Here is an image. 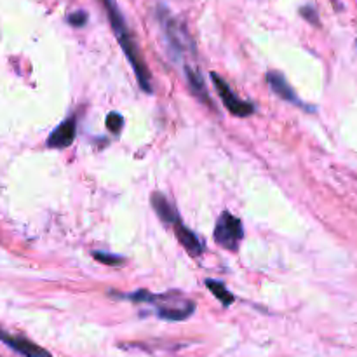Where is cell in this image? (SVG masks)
<instances>
[{
  "label": "cell",
  "instance_id": "cell-1",
  "mask_svg": "<svg viewBox=\"0 0 357 357\" xmlns=\"http://www.w3.org/2000/svg\"><path fill=\"white\" fill-rule=\"evenodd\" d=\"M101 2H103L105 9H107L108 21H110L112 30H114L115 37H117L119 45L122 47L126 58L129 59L132 70H135L139 87H142L145 93H152V75H150L149 68H146L145 65V59H143L142 52H139L138 45H136L135 38H132L131 31H129L128 24H126V20L124 16H122L121 9H119V6L115 3V0H101Z\"/></svg>",
  "mask_w": 357,
  "mask_h": 357
},
{
  "label": "cell",
  "instance_id": "cell-2",
  "mask_svg": "<svg viewBox=\"0 0 357 357\" xmlns=\"http://www.w3.org/2000/svg\"><path fill=\"white\" fill-rule=\"evenodd\" d=\"M244 239V227L237 216L230 213H222L215 227V241L229 251L239 250L241 241Z\"/></svg>",
  "mask_w": 357,
  "mask_h": 357
},
{
  "label": "cell",
  "instance_id": "cell-3",
  "mask_svg": "<svg viewBox=\"0 0 357 357\" xmlns=\"http://www.w3.org/2000/svg\"><path fill=\"white\" fill-rule=\"evenodd\" d=\"M159 21L171 51L176 52V54H183L185 51H188L192 47V40L188 37L187 30L166 9L159 10Z\"/></svg>",
  "mask_w": 357,
  "mask_h": 357
},
{
  "label": "cell",
  "instance_id": "cell-4",
  "mask_svg": "<svg viewBox=\"0 0 357 357\" xmlns=\"http://www.w3.org/2000/svg\"><path fill=\"white\" fill-rule=\"evenodd\" d=\"M211 79H213V84H215L216 91H218L220 98H222L223 105H225V108L230 112V114L236 115V117H250V115H253L255 112L253 103L241 100V98L230 89V86L225 82L223 77H220L218 73H211Z\"/></svg>",
  "mask_w": 357,
  "mask_h": 357
},
{
  "label": "cell",
  "instance_id": "cell-5",
  "mask_svg": "<svg viewBox=\"0 0 357 357\" xmlns=\"http://www.w3.org/2000/svg\"><path fill=\"white\" fill-rule=\"evenodd\" d=\"M0 342H3L7 347L13 349L14 352H17V354L23 357H52L40 345L33 344V342L24 337H16V335L7 333L2 328H0Z\"/></svg>",
  "mask_w": 357,
  "mask_h": 357
},
{
  "label": "cell",
  "instance_id": "cell-6",
  "mask_svg": "<svg viewBox=\"0 0 357 357\" xmlns=\"http://www.w3.org/2000/svg\"><path fill=\"white\" fill-rule=\"evenodd\" d=\"M75 135H77L75 117L65 119V121H63L61 124H59L58 128H56L54 131L49 135L47 146H51V149H54V150L66 149V146H70L73 143Z\"/></svg>",
  "mask_w": 357,
  "mask_h": 357
},
{
  "label": "cell",
  "instance_id": "cell-7",
  "mask_svg": "<svg viewBox=\"0 0 357 357\" xmlns=\"http://www.w3.org/2000/svg\"><path fill=\"white\" fill-rule=\"evenodd\" d=\"M267 82H268V86H271V89L274 91L279 98H282V100L289 101V103H293V105H298V107H305V105H303V101H300V98L296 96L295 89L289 86L288 80H286V77L282 75L281 72H275V70L268 72Z\"/></svg>",
  "mask_w": 357,
  "mask_h": 357
},
{
  "label": "cell",
  "instance_id": "cell-8",
  "mask_svg": "<svg viewBox=\"0 0 357 357\" xmlns=\"http://www.w3.org/2000/svg\"><path fill=\"white\" fill-rule=\"evenodd\" d=\"M153 305H155L157 316L166 321H185L195 310L194 302H183L178 303V305H166V303L155 302Z\"/></svg>",
  "mask_w": 357,
  "mask_h": 357
},
{
  "label": "cell",
  "instance_id": "cell-9",
  "mask_svg": "<svg viewBox=\"0 0 357 357\" xmlns=\"http://www.w3.org/2000/svg\"><path fill=\"white\" fill-rule=\"evenodd\" d=\"M150 201H152V206H153V209H155L157 216H159L164 223L176 225V223L180 222V213H178L176 208H174V206L167 201L166 195L160 194V192H153L152 197H150Z\"/></svg>",
  "mask_w": 357,
  "mask_h": 357
},
{
  "label": "cell",
  "instance_id": "cell-10",
  "mask_svg": "<svg viewBox=\"0 0 357 357\" xmlns=\"http://www.w3.org/2000/svg\"><path fill=\"white\" fill-rule=\"evenodd\" d=\"M174 234H176V239L180 241V244L187 250V253L190 255V257H201L204 248H202L201 239H199L190 229H187V227L181 225V223L178 222L176 225H174Z\"/></svg>",
  "mask_w": 357,
  "mask_h": 357
},
{
  "label": "cell",
  "instance_id": "cell-11",
  "mask_svg": "<svg viewBox=\"0 0 357 357\" xmlns=\"http://www.w3.org/2000/svg\"><path fill=\"white\" fill-rule=\"evenodd\" d=\"M185 75H187L188 84H190L192 93H195V96L201 98L204 103L208 101L209 105H213L211 100H209V96H208V91H206V86H204V80H202V77L199 75V73L195 72L194 68H190V66H185Z\"/></svg>",
  "mask_w": 357,
  "mask_h": 357
},
{
  "label": "cell",
  "instance_id": "cell-12",
  "mask_svg": "<svg viewBox=\"0 0 357 357\" xmlns=\"http://www.w3.org/2000/svg\"><path fill=\"white\" fill-rule=\"evenodd\" d=\"M206 286H208L209 291H211L213 295H215V298L220 300V303H222L223 307L232 305V303H234V295L229 291V289L225 288V284H223V282L213 281V279H208V281H206Z\"/></svg>",
  "mask_w": 357,
  "mask_h": 357
},
{
  "label": "cell",
  "instance_id": "cell-13",
  "mask_svg": "<svg viewBox=\"0 0 357 357\" xmlns=\"http://www.w3.org/2000/svg\"><path fill=\"white\" fill-rule=\"evenodd\" d=\"M93 258L98 260L100 264L110 265V267H119V265L124 264V257H119V255H110V253H103V251H93Z\"/></svg>",
  "mask_w": 357,
  "mask_h": 357
},
{
  "label": "cell",
  "instance_id": "cell-14",
  "mask_svg": "<svg viewBox=\"0 0 357 357\" xmlns=\"http://www.w3.org/2000/svg\"><path fill=\"white\" fill-rule=\"evenodd\" d=\"M122 126H124V121H122V117L117 112H110V114L107 115V128L110 129L114 135H119V132L122 131Z\"/></svg>",
  "mask_w": 357,
  "mask_h": 357
},
{
  "label": "cell",
  "instance_id": "cell-15",
  "mask_svg": "<svg viewBox=\"0 0 357 357\" xmlns=\"http://www.w3.org/2000/svg\"><path fill=\"white\" fill-rule=\"evenodd\" d=\"M66 20H68V23L72 24V26L80 28L87 23V13H84V10H75V13L68 14Z\"/></svg>",
  "mask_w": 357,
  "mask_h": 357
},
{
  "label": "cell",
  "instance_id": "cell-16",
  "mask_svg": "<svg viewBox=\"0 0 357 357\" xmlns=\"http://www.w3.org/2000/svg\"><path fill=\"white\" fill-rule=\"evenodd\" d=\"M300 13H302V16L305 17L307 21H310L312 24H319V17H317V13L314 7H310V6L302 7V10H300Z\"/></svg>",
  "mask_w": 357,
  "mask_h": 357
}]
</instances>
